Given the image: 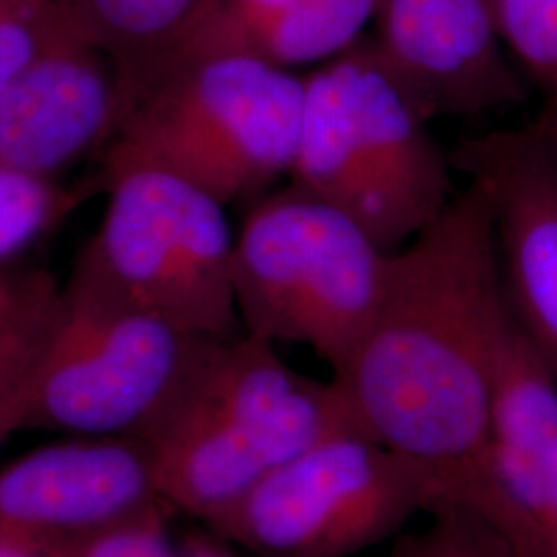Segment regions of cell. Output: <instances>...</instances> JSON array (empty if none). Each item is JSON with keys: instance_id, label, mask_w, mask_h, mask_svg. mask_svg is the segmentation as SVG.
I'll use <instances>...</instances> for the list:
<instances>
[{"instance_id": "cell-1", "label": "cell", "mask_w": 557, "mask_h": 557, "mask_svg": "<svg viewBox=\"0 0 557 557\" xmlns=\"http://www.w3.org/2000/svg\"><path fill=\"white\" fill-rule=\"evenodd\" d=\"M508 317L478 184L391 255L379 308L333 374L359 430L425 479L436 504L492 518L494 366Z\"/></svg>"}, {"instance_id": "cell-2", "label": "cell", "mask_w": 557, "mask_h": 557, "mask_svg": "<svg viewBox=\"0 0 557 557\" xmlns=\"http://www.w3.org/2000/svg\"><path fill=\"white\" fill-rule=\"evenodd\" d=\"M306 77L238 50L180 41L120 83L106 168L153 163L223 205L257 200L292 172Z\"/></svg>"}, {"instance_id": "cell-3", "label": "cell", "mask_w": 557, "mask_h": 557, "mask_svg": "<svg viewBox=\"0 0 557 557\" xmlns=\"http://www.w3.org/2000/svg\"><path fill=\"white\" fill-rule=\"evenodd\" d=\"M391 255L354 215L294 184L262 195L234 244L242 333L304 345L335 374L376 314Z\"/></svg>"}, {"instance_id": "cell-4", "label": "cell", "mask_w": 557, "mask_h": 557, "mask_svg": "<svg viewBox=\"0 0 557 557\" xmlns=\"http://www.w3.org/2000/svg\"><path fill=\"white\" fill-rule=\"evenodd\" d=\"M213 341L124 298L79 257L60 287L27 430L143 438Z\"/></svg>"}, {"instance_id": "cell-5", "label": "cell", "mask_w": 557, "mask_h": 557, "mask_svg": "<svg viewBox=\"0 0 557 557\" xmlns=\"http://www.w3.org/2000/svg\"><path fill=\"white\" fill-rule=\"evenodd\" d=\"M103 178L108 207L81 257L145 310L205 337L239 335L227 205L153 163L103 170Z\"/></svg>"}, {"instance_id": "cell-6", "label": "cell", "mask_w": 557, "mask_h": 557, "mask_svg": "<svg viewBox=\"0 0 557 557\" xmlns=\"http://www.w3.org/2000/svg\"><path fill=\"white\" fill-rule=\"evenodd\" d=\"M434 504L416 469L351 428L281 462L207 529L259 557H356Z\"/></svg>"}, {"instance_id": "cell-7", "label": "cell", "mask_w": 557, "mask_h": 557, "mask_svg": "<svg viewBox=\"0 0 557 557\" xmlns=\"http://www.w3.org/2000/svg\"><path fill=\"white\" fill-rule=\"evenodd\" d=\"M455 163L487 197L508 314L557 380L556 151L527 126L465 143Z\"/></svg>"}, {"instance_id": "cell-8", "label": "cell", "mask_w": 557, "mask_h": 557, "mask_svg": "<svg viewBox=\"0 0 557 557\" xmlns=\"http://www.w3.org/2000/svg\"><path fill=\"white\" fill-rule=\"evenodd\" d=\"M156 504V457L137 436H75L0 467V537L48 556Z\"/></svg>"}, {"instance_id": "cell-9", "label": "cell", "mask_w": 557, "mask_h": 557, "mask_svg": "<svg viewBox=\"0 0 557 557\" xmlns=\"http://www.w3.org/2000/svg\"><path fill=\"white\" fill-rule=\"evenodd\" d=\"M380 59L428 120L479 116L524 100L492 0H382Z\"/></svg>"}, {"instance_id": "cell-10", "label": "cell", "mask_w": 557, "mask_h": 557, "mask_svg": "<svg viewBox=\"0 0 557 557\" xmlns=\"http://www.w3.org/2000/svg\"><path fill=\"white\" fill-rule=\"evenodd\" d=\"M343 83L354 145L374 205V238L388 252L418 236L450 205L448 160L428 122L372 41L333 60Z\"/></svg>"}, {"instance_id": "cell-11", "label": "cell", "mask_w": 557, "mask_h": 557, "mask_svg": "<svg viewBox=\"0 0 557 557\" xmlns=\"http://www.w3.org/2000/svg\"><path fill=\"white\" fill-rule=\"evenodd\" d=\"M487 473L492 520L529 556L549 557L557 537V380L510 314L494 366Z\"/></svg>"}, {"instance_id": "cell-12", "label": "cell", "mask_w": 557, "mask_h": 557, "mask_svg": "<svg viewBox=\"0 0 557 557\" xmlns=\"http://www.w3.org/2000/svg\"><path fill=\"white\" fill-rule=\"evenodd\" d=\"M120 83L110 60L66 36L0 91V170L52 178L108 145Z\"/></svg>"}, {"instance_id": "cell-13", "label": "cell", "mask_w": 557, "mask_h": 557, "mask_svg": "<svg viewBox=\"0 0 557 557\" xmlns=\"http://www.w3.org/2000/svg\"><path fill=\"white\" fill-rule=\"evenodd\" d=\"M382 0H211L182 41L220 46L299 73L351 50Z\"/></svg>"}, {"instance_id": "cell-14", "label": "cell", "mask_w": 557, "mask_h": 557, "mask_svg": "<svg viewBox=\"0 0 557 557\" xmlns=\"http://www.w3.org/2000/svg\"><path fill=\"white\" fill-rule=\"evenodd\" d=\"M211 0H52L62 27L110 60L128 83L165 59Z\"/></svg>"}, {"instance_id": "cell-15", "label": "cell", "mask_w": 557, "mask_h": 557, "mask_svg": "<svg viewBox=\"0 0 557 557\" xmlns=\"http://www.w3.org/2000/svg\"><path fill=\"white\" fill-rule=\"evenodd\" d=\"M59 299L60 287L48 273L25 275L15 310L0 329V448L27 430L34 380Z\"/></svg>"}, {"instance_id": "cell-16", "label": "cell", "mask_w": 557, "mask_h": 557, "mask_svg": "<svg viewBox=\"0 0 557 557\" xmlns=\"http://www.w3.org/2000/svg\"><path fill=\"white\" fill-rule=\"evenodd\" d=\"M428 522L400 535L386 557H531L492 518L465 504H438Z\"/></svg>"}, {"instance_id": "cell-17", "label": "cell", "mask_w": 557, "mask_h": 557, "mask_svg": "<svg viewBox=\"0 0 557 557\" xmlns=\"http://www.w3.org/2000/svg\"><path fill=\"white\" fill-rule=\"evenodd\" d=\"M73 202L52 178L0 170V264L40 238Z\"/></svg>"}, {"instance_id": "cell-18", "label": "cell", "mask_w": 557, "mask_h": 557, "mask_svg": "<svg viewBox=\"0 0 557 557\" xmlns=\"http://www.w3.org/2000/svg\"><path fill=\"white\" fill-rule=\"evenodd\" d=\"M499 36L543 94L557 89V0H492Z\"/></svg>"}, {"instance_id": "cell-19", "label": "cell", "mask_w": 557, "mask_h": 557, "mask_svg": "<svg viewBox=\"0 0 557 557\" xmlns=\"http://www.w3.org/2000/svg\"><path fill=\"white\" fill-rule=\"evenodd\" d=\"M176 518L168 504H156L66 543L52 557H180Z\"/></svg>"}, {"instance_id": "cell-20", "label": "cell", "mask_w": 557, "mask_h": 557, "mask_svg": "<svg viewBox=\"0 0 557 557\" xmlns=\"http://www.w3.org/2000/svg\"><path fill=\"white\" fill-rule=\"evenodd\" d=\"M66 36L52 0H0V91Z\"/></svg>"}, {"instance_id": "cell-21", "label": "cell", "mask_w": 557, "mask_h": 557, "mask_svg": "<svg viewBox=\"0 0 557 557\" xmlns=\"http://www.w3.org/2000/svg\"><path fill=\"white\" fill-rule=\"evenodd\" d=\"M180 557H259L236 543L221 537L200 524L197 531H188L182 535Z\"/></svg>"}, {"instance_id": "cell-22", "label": "cell", "mask_w": 557, "mask_h": 557, "mask_svg": "<svg viewBox=\"0 0 557 557\" xmlns=\"http://www.w3.org/2000/svg\"><path fill=\"white\" fill-rule=\"evenodd\" d=\"M539 139L547 143L557 156V89L545 96L543 110L539 112L535 122L529 126Z\"/></svg>"}, {"instance_id": "cell-23", "label": "cell", "mask_w": 557, "mask_h": 557, "mask_svg": "<svg viewBox=\"0 0 557 557\" xmlns=\"http://www.w3.org/2000/svg\"><path fill=\"white\" fill-rule=\"evenodd\" d=\"M23 277H2L0 275V329L7 324L20 299Z\"/></svg>"}, {"instance_id": "cell-24", "label": "cell", "mask_w": 557, "mask_h": 557, "mask_svg": "<svg viewBox=\"0 0 557 557\" xmlns=\"http://www.w3.org/2000/svg\"><path fill=\"white\" fill-rule=\"evenodd\" d=\"M0 557H52V556H48V554H41V552H36V549H29V547H25V545H20V543H13V541H9V539L0 537Z\"/></svg>"}]
</instances>
